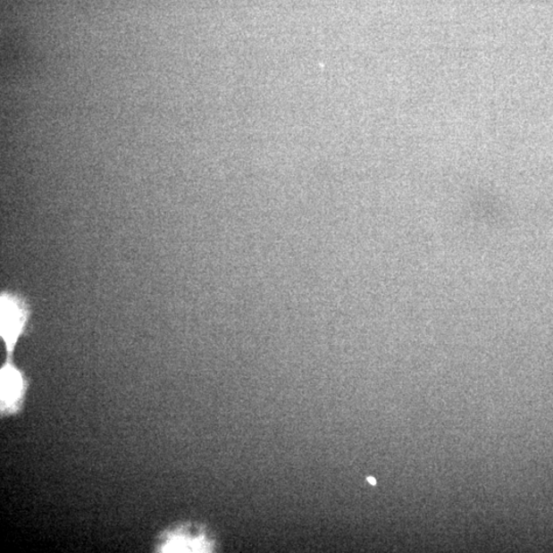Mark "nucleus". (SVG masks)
I'll list each match as a JSON object with an SVG mask.
<instances>
[{"instance_id":"nucleus-1","label":"nucleus","mask_w":553,"mask_h":553,"mask_svg":"<svg viewBox=\"0 0 553 553\" xmlns=\"http://www.w3.org/2000/svg\"><path fill=\"white\" fill-rule=\"evenodd\" d=\"M25 314L19 300L10 297H2V335L9 349L15 345L22 331Z\"/></svg>"},{"instance_id":"nucleus-2","label":"nucleus","mask_w":553,"mask_h":553,"mask_svg":"<svg viewBox=\"0 0 553 553\" xmlns=\"http://www.w3.org/2000/svg\"><path fill=\"white\" fill-rule=\"evenodd\" d=\"M23 395V380L18 371L11 365L2 370L3 409L13 411Z\"/></svg>"},{"instance_id":"nucleus-3","label":"nucleus","mask_w":553,"mask_h":553,"mask_svg":"<svg viewBox=\"0 0 553 553\" xmlns=\"http://www.w3.org/2000/svg\"><path fill=\"white\" fill-rule=\"evenodd\" d=\"M368 481L371 482V484L375 485V480L373 478H369Z\"/></svg>"}]
</instances>
